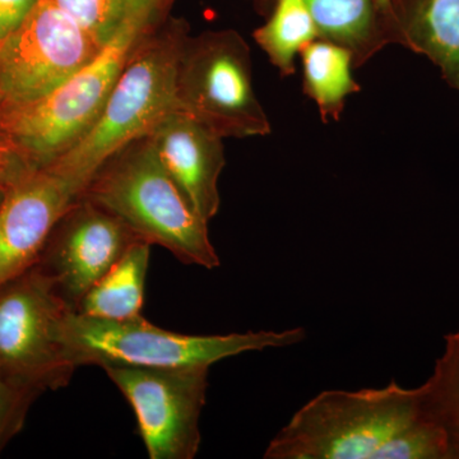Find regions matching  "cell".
Masks as SVG:
<instances>
[{"mask_svg":"<svg viewBox=\"0 0 459 459\" xmlns=\"http://www.w3.org/2000/svg\"><path fill=\"white\" fill-rule=\"evenodd\" d=\"M262 7L268 18L253 38L281 75L290 77L296 71V56L318 39L312 14L304 0H262Z\"/></svg>","mask_w":459,"mask_h":459,"instance_id":"obj_17","label":"cell"},{"mask_svg":"<svg viewBox=\"0 0 459 459\" xmlns=\"http://www.w3.org/2000/svg\"><path fill=\"white\" fill-rule=\"evenodd\" d=\"M140 240L114 214L80 197L57 221L35 264L75 312L91 287Z\"/></svg>","mask_w":459,"mask_h":459,"instance_id":"obj_10","label":"cell"},{"mask_svg":"<svg viewBox=\"0 0 459 459\" xmlns=\"http://www.w3.org/2000/svg\"><path fill=\"white\" fill-rule=\"evenodd\" d=\"M165 22L131 23L95 59L48 95L0 104V186L48 168L83 140L98 122L124 65Z\"/></svg>","mask_w":459,"mask_h":459,"instance_id":"obj_2","label":"cell"},{"mask_svg":"<svg viewBox=\"0 0 459 459\" xmlns=\"http://www.w3.org/2000/svg\"><path fill=\"white\" fill-rule=\"evenodd\" d=\"M81 197L114 214L151 246L165 247L184 264L210 271L221 264L208 223L157 159L147 135L108 157Z\"/></svg>","mask_w":459,"mask_h":459,"instance_id":"obj_3","label":"cell"},{"mask_svg":"<svg viewBox=\"0 0 459 459\" xmlns=\"http://www.w3.org/2000/svg\"><path fill=\"white\" fill-rule=\"evenodd\" d=\"M74 17L100 48H105L131 23H162L177 0H53Z\"/></svg>","mask_w":459,"mask_h":459,"instance_id":"obj_18","label":"cell"},{"mask_svg":"<svg viewBox=\"0 0 459 459\" xmlns=\"http://www.w3.org/2000/svg\"><path fill=\"white\" fill-rule=\"evenodd\" d=\"M5 190L0 186V204H2L3 198H4Z\"/></svg>","mask_w":459,"mask_h":459,"instance_id":"obj_22","label":"cell"},{"mask_svg":"<svg viewBox=\"0 0 459 459\" xmlns=\"http://www.w3.org/2000/svg\"><path fill=\"white\" fill-rule=\"evenodd\" d=\"M265 459H455L421 386L325 391L300 407Z\"/></svg>","mask_w":459,"mask_h":459,"instance_id":"obj_1","label":"cell"},{"mask_svg":"<svg viewBox=\"0 0 459 459\" xmlns=\"http://www.w3.org/2000/svg\"><path fill=\"white\" fill-rule=\"evenodd\" d=\"M147 137L195 212L210 222L221 204L219 179L226 165L223 138L179 108L166 115Z\"/></svg>","mask_w":459,"mask_h":459,"instance_id":"obj_12","label":"cell"},{"mask_svg":"<svg viewBox=\"0 0 459 459\" xmlns=\"http://www.w3.org/2000/svg\"><path fill=\"white\" fill-rule=\"evenodd\" d=\"M68 312L38 264L0 285V370L39 397L68 385L74 376L63 344Z\"/></svg>","mask_w":459,"mask_h":459,"instance_id":"obj_7","label":"cell"},{"mask_svg":"<svg viewBox=\"0 0 459 459\" xmlns=\"http://www.w3.org/2000/svg\"><path fill=\"white\" fill-rule=\"evenodd\" d=\"M39 395L17 385L0 370V455L22 431L33 402Z\"/></svg>","mask_w":459,"mask_h":459,"instance_id":"obj_20","label":"cell"},{"mask_svg":"<svg viewBox=\"0 0 459 459\" xmlns=\"http://www.w3.org/2000/svg\"><path fill=\"white\" fill-rule=\"evenodd\" d=\"M318 39L346 48L358 68L395 44L388 11L379 0H304Z\"/></svg>","mask_w":459,"mask_h":459,"instance_id":"obj_14","label":"cell"},{"mask_svg":"<svg viewBox=\"0 0 459 459\" xmlns=\"http://www.w3.org/2000/svg\"><path fill=\"white\" fill-rule=\"evenodd\" d=\"M102 49L53 0H40L0 45L2 101L20 104L48 95Z\"/></svg>","mask_w":459,"mask_h":459,"instance_id":"obj_9","label":"cell"},{"mask_svg":"<svg viewBox=\"0 0 459 459\" xmlns=\"http://www.w3.org/2000/svg\"><path fill=\"white\" fill-rule=\"evenodd\" d=\"M4 190L0 204V285L38 262L57 221L83 193L50 166Z\"/></svg>","mask_w":459,"mask_h":459,"instance_id":"obj_11","label":"cell"},{"mask_svg":"<svg viewBox=\"0 0 459 459\" xmlns=\"http://www.w3.org/2000/svg\"><path fill=\"white\" fill-rule=\"evenodd\" d=\"M305 95L316 102L323 122L340 119L346 99L359 92L353 57L346 48L316 39L300 53Z\"/></svg>","mask_w":459,"mask_h":459,"instance_id":"obj_16","label":"cell"},{"mask_svg":"<svg viewBox=\"0 0 459 459\" xmlns=\"http://www.w3.org/2000/svg\"><path fill=\"white\" fill-rule=\"evenodd\" d=\"M395 44L425 56L459 91V0H391Z\"/></svg>","mask_w":459,"mask_h":459,"instance_id":"obj_13","label":"cell"},{"mask_svg":"<svg viewBox=\"0 0 459 459\" xmlns=\"http://www.w3.org/2000/svg\"><path fill=\"white\" fill-rule=\"evenodd\" d=\"M305 338L307 331L301 327L195 336L156 327L142 316L110 320L72 310L63 323L65 358L74 369L83 365L211 367L244 352L294 346Z\"/></svg>","mask_w":459,"mask_h":459,"instance_id":"obj_5","label":"cell"},{"mask_svg":"<svg viewBox=\"0 0 459 459\" xmlns=\"http://www.w3.org/2000/svg\"><path fill=\"white\" fill-rule=\"evenodd\" d=\"M188 35V22L170 16L164 25L138 42L98 122L82 141L50 168L84 190L108 157L147 135L166 115L179 108L178 62Z\"/></svg>","mask_w":459,"mask_h":459,"instance_id":"obj_4","label":"cell"},{"mask_svg":"<svg viewBox=\"0 0 459 459\" xmlns=\"http://www.w3.org/2000/svg\"><path fill=\"white\" fill-rule=\"evenodd\" d=\"M379 2L382 3L383 5H388L391 0H379Z\"/></svg>","mask_w":459,"mask_h":459,"instance_id":"obj_23","label":"cell"},{"mask_svg":"<svg viewBox=\"0 0 459 459\" xmlns=\"http://www.w3.org/2000/svg\"><path fill=\"white\" fill-rule=\"evenodd\" d=\"M444 342L433 374L420 386L429 411L448 434L459 459V328L446 334Z\"/></svg>","mask_w":459,"mask_h":459,"instance_id":"obj_19","label":"cell"},{"mask_svg":"<svg viewBox=\"0 0 459 459\" xmlns=\"http://www.w3.org/2000/svg\"><path fill=\"white\" fill-rule=\"evenodd\" d=\"M151 244H133L122 258L91 287L75 312L93 318L123 320L142 316Z\"/></svg>","mask_w":459,"mask_h":459,"instance_id":"obj_15","label":"cell"},{"mask_svg":"<svg viewBox=\"0 0 459 459\" xmlns=\"http://www.w3.org/2000/svg\"><path fill=\"white\" fill-rule=\"evenodd\" d=\"M0 104H2V96H0Z\"/></svg>","mask_w":459,"mask_h":459,"instance_id":"obj_24","label":"cell"},{"mask_svg":"<svg viewBox=\"0 0 459 459\" xmlns=\"http://www.w3.org/2000/svg\"><path fill=\"white\" fill-rule=\"evenodd\" d=\"M40 0H0V45L9 38Z\"/></svg>","mask_w":459,"mask_h":459,"instance_id":"obj_21","label":"cell"},{"mask_svg":"<svg viewBox=\"0 0 459 459\" xmlns=\"http://www.w3.org/2000/svg\"><path fill=\"white\" fill-rule=\"evenodd\" d=\"M179 110L222 138L262 137L271 123L253 89L252 56L235 30L186 36L177 72Z\"/></svg>","mask_w":459,"mask_h":459,"instance_id":"obj_6","label":"cell"},{"mask_svg":"<svg viewBox=\"0 0 459 459\" xmlns=\"http://www.w3.org/2000/svg\"><path fill=\"white\" fill-rule=\"evenodd\" d=\"M211 367L102 368L129 402L151 459H193L201 446L199 419Z\"/></svg>","mask_w":459,"mask_h":459,"instance_id":"obj_8","label":"cell"}]
</instances>
